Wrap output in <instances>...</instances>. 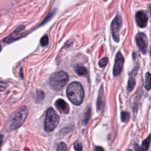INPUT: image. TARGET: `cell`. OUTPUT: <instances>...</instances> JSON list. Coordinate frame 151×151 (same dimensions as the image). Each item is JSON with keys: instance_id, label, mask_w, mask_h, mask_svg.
<instances>
[{"instance_id": "cell-2", "label": "cell", "mask_w": 151, "mask_h": 151, "mask_svg": "<svg viewBox=\"0 0 151 151\" xmlns=\"http://www.w3.org/2000/svg\"><path fill=\"white\" fill-rule=\"evenodd\" d=\"M68 76L67 74L63 71L53 73L50 77L49 84L52 89L55 91L61 90L67 83Z\"/></svg>"}, {"instance_id": "cell-10", "label": "cell", "mask_w": 151, "mask_h": 151, "mask_svg": "<svg viewBox=\"0 0 151 151\" xmlns=\"http://www.w3.org/2000/svg\"><path fill=\"white\" fill-rule=\"evenodd\" d=\"M104 106V96L103 86L101 85L98 94V98L97 100V110H101Z\"/></svg>"}, {"instance_id": "cell-11", "label": "cell", "mask_w": 151, "mask_h": 151, "mask_svg": "<svg viewBox=\"0 0 151 151\" xmlns=\"http://www.w3.org/2000/svg\"><path fill=\"white\" fill-rule=\"evenodd\" d=\"M20 37H21V35L19 34V32L14 31L12 34L8 35V37H6L4 41L6 43H11V42L17 40V39H18Z\"/></svg>"}, {"instance_id": "cell-6", "label": "cell", "mask_w": 151, "mask_h": 151, "mask_svg": "<svg viewBox=\"0 0 151 151\" xmlns=\"http://www.w3.org/2000/svg\"><path fill=\"white\" fill-rule=\"evenodd\" d=\"M135 40L139 50L142 54H145L146 53L147 46V37L145 34L143 32H139L135 37Z\"/></svg>"}, {"instance_id": "cell-8", "label": "cell", "mask_w": 151, "mask_h": 151, "mask_svg": "<svg viewBox=\"0 0 151 151\" xmlns=\"http://www.w3.org/2000/svg\"><path fill=\"white\" fill-rule=\"evenodd\" d=\"M135 20L137 25L140 28H144L147 25L148 16L143 11H138L135 15Z\"/></svg>"}, {"instance_id": "cell-17", "label": "cell", "mask_w": 151, "mask_h": 151, "mask_svg": "<svg viewBox=\"0 0 151 151\" xmlns=\"http://www.w3.org/2000/svg\"><path fill=\"white\" fill-rule=\"evenodd\" d=\"M44 98V93L41 90H37L36 94V101L37 103H41Z\"/></svg>"}, {"instance_id": "cell-13", "label": "cell", "mask_w": 151, "mask_h": 151, "mask_svg": "<svg viewBox=\"0 0 151 151\" xmlns=\"http://www.w3.org/2000/svg\"><path fill=\"white\" fill-rule=\"evenodd\" d=\"M75 71L79 76H84L87 73L86 68L83 65H77L75 67Z\"/></svg>"}, {"instance_id": "cell-9", "label": "cell", "mask_w": 151, "mask_h": 151, "mask_svg": "<svg viewBox=\"0 0 151 151\" xmlns=\"http://www.w3.org/2000/svg\"><path fill=\"white\" fill-rule=\"evenodd\" d=\"M55 106L60 113L64 114H68L69 113V106L64 100L61 99H57L55 102Z\"/></svg>"}, {"instance_id": "cell-3", "label": "cell", "mask_w": 151, "mask_h": 151, "mask_svg": "<svg viewBox=\"0 0 151 151\" xmlns=\"http://www.w3.org/2000/svg\"><path fill=\"white\" fill-rule=\"evenodd\" d=\"M59 116L52 107H50L46 112L44 130L47 132L54 130L57 126L59 122Z\"/></svg>"}, {"instance_id": "cell-5", "label": "cell", "mask_w": 151, "mask_h": 151, "mask_svg": "<svg viewBox=\"0 0 151 151\" xmlns=\"http://www.w3.org/2000/svg\"><path fill=\"white\" fill-rule=\"evenodd\" d=\"M122 25V19L120 15H117L111 23V31L113 40L116 42H119V31Z\"/></svg>"}, {"instance_id": "cell-1", "label": "cell", "mask_w": 151, "mask_h": 151, "mask_svg": "<svg viewBox=\"0 0 151 151\" xmlns=\"http://www.w3.org/2000/svg\"><path fill=\"white\" fill-rule=\"evenodd\" d=\"M66 93L68 99L75 105L81 104L84 100V90L78 82L74 81L70 83L67 88Z\"/></svg>"}, {"instance_id": "cell-23", "label": "cell", "mask_w": 151, "mask_h": 151, "mask_svg": "<svg viewBox=\"0 0 151 151\" xmlns=\"http://www.w3.org/2000/svg\"><path fill=\"white\" fill-rule=\"evenodd\" d=\"M54 12H52L48 14V15L47 16V17H46V18H45V19L44 20L43 22L41 23V25H43V24H44L45 22H47V21H48L52 17V16L54 15Z\"/></svg>"}, {"instance_id": "cell-25", "label": "cell", "mask_w": 151, "mask_h": 151, "mask_svg": "<svg viewBox=\"0 0 151 151\" xmlns=\"http://www.w3.org/2000/svg\"><path fill=\"white\" fill-rule=\"evenodd\" d=\"M25 27L24 25H20L19 27H18L16 29H15V32H20L21 31H22L24 29Z\"/></svg>"}, {"instance_id": "cell-15", "label": "cell", "mask_w": 151, "mask_h": 151, "mask_svg": "<svg viewBox=\"0 0 151 151\" xmlns=\"http://www.w3.org/2000/svg\"><path fill=\"white\" fill-rule=\"evenodd\" d=\"M145 87L146 90L151 89V74L149 73H147L145 75Z\"/></svg>"}, {"instance_id": "cell-27", "label": "cell", "mask_w": 151, "mask_h": 151, "mask_svg": "<svg viewBox=\"0 0 151 151\" xmlns=\"http://www.w3.org/2000/svg\"><path fill=\"white\" fill-rule=\"evenodd\" d=\"M2 140H3V136L0 134V146H1V144L2 143Z\"/></svg>"}, {"instance_id": "cell-18", "label": "cell", "mask_w": 151, "mask_h": 151, "mask_svg": "<svg viewBox=\"0 0 151 151\" xmlns=\"http://www.w3.org/2000/svg\"><path fill=\"white\" fill-rule=\"evenodd\" d=\"M130 118V114L127 111H122L121 113V120L123 122H127Z\"/></svg>"}, {"instance_id": "cell-20", "label": "cell", "mask_w": 151, "mask_h": 151, "mask_svg": "<svg viewBox=\"0 0 151 151\" xmlns=\"http://www.w3.org/2000/svg\"><path fill=\"white\" fill-rule=\"evenodd\" d=\"M57 151H67L66 144L64 142H61L57 147Z\"/></svg>"}, {"instance_id": "cell-16", "label": "cell", "mask_w": 151, "mask_h": 151, "mask_svg": "<svg viewBox=\"0 0 151 151\" xmlns=\"http://www.w3.org/2000/svg\"><path fill=\"white\" fill-rule=\"evenodd\" d=\"M135 86V80L133 77H130L129 78L128 83H127V89L128 91H131L133 90Z\"/></svg>"}, {"instance_id": "cell-14", "label": "cell", "mask_w": 151, "mask_h": 151, "mask_svg": "<svg viewBox=\"0 0 151 151\" xmlns=\"http://www.w3.org/2000/svg\"><path fill=\"white\" fill-rule=\"evenodd\" d=\"M90 116H91V108L88 107L84 113V117H83V121H82V123L84 126H86L87 124V123L90 119Z\"/></svg>"}, {"instance_id": "cell-4", "label": "cell", "mask_w": 151, "mask_h": 151, "mask_svg": "<svg viewBox=\"0 0 151 151\" xmlns=\"http://www.w3.org/2000/svg\"><path fill=\"white\" fill-rule=\"evenodd\" d=\"M28 114L27 107H22L13 116L10 124V129L13 130L19 127L24 122Z\"/></svg>"}, {"instance_id": "cell-21", "label": "cell", "mask_w": 151, "mask_h": 151, "mask_svg": "<svg viewBox=\"0 0 151 151\" xmlns=\"http://www.w3.org/2000/svg\"><path fill=\"white\" fill-rule=\"evenodd\" d=\"M107 63H108V58L107 57H104L99 61V65L100 67H104L106 65Z\"/></svg>"}, {"instance_id": "cell-22", "label": "cell", "mask_w": 151, "mask_h": 151, "mask_svg": "<svg viewBox=\"0 0 151 151\" xmlns=\"http://www.w3.org/2000/svg\"><path fill=\"white\" fill-rule=\"evenodd\" d=\"M74 148L76 151H81L83 149V146L80 142L77 141L74 143Z\"/></svg>"}, {"instance_id": "cell-26", "label": "cell", "mask_w": 151, "mask_h": 151, "mask_svg": "<svg viewBox=\"0 0 151 151\" xmlns=\"http://www.w3.org/2000/svg\"><path fill=\"white\" fill-rule=\"evenodd\" d=\"M95 151H104L103 147H100V146H97L95 148Z\"/></svg>"}, {"instance_id": "cell-19", "label": "cell", "mask_w": 151, "mask_h": 151, "mask_svg": "<svg viewBox=\"0 0 151 151\" xmlns=\"http://www.w3.org/2000/svg\"><path fill=\"white\" fill-rule=\"evenodd\" d=\"M48 37L47 35H44L40 40V43L42 46H47L48 44Z\"/></svg>"}, {"instance_id": "cell-29", "label": "cell", "mask_w": 151, "mask_h": 151, "mask_svg": "<svg viewBox=\"0 0 151 151\" xmlns=\"http://www.w3.org/2000/svg\"><path fill=\"white\" fill-rule=\"evenodd\" d=\"M149 11H150V18H151V4L149 5Z\"/></svg>"}, {"instance_id": "cell-12", "label": "cell", "mask_w": 151, "mask_h": 151, "mask_svg": "<svg viewBox=\"0 0 151 151\" xmlns=\"http://www.w3.org/2000/svg\"><path fill=\"white\" fill-rule=\"evenodd\" d=\"M151 142V134H150L144 141H143L141 146L139 148V151H147L149 147Z\"/></svg>"}, {"instance_id": "cell-30", "label": "cell", "mask_w": 151, "mask_h": 151, "mask_svg": "<svg viewBox=\"0 0 151 151\" xmlns=\"http://www.w3.org/2000/svg\"><path fill=\"white\" fill-rule=\"evenodd\" d=\"M126 151H133V150H131V149H128V150H127Z\"/></svg>"}, {"instance_id": "cell-7", "label": "cell", "mask_w": 151, "mask_h": 151, "mask_svg": "<svg viewBox=\"0 0 151 151\" xmlns=\"http://www.w3.org/2000/svg\"><path fill=\"white\" fill-rule=\"evenodd\" d=\"M124 64V58L120 52H118L116 54L115 62L113 67V75L118 76L122 72Z\"/></svg>"}, {"instance_id": "cell-28", "label": "cell", "mask_w": 151, "mask_h": 151, "mask_svg": "<svg viewBox=\"0 0 151 151\" xmlns=\"http://www.w3.org/2000/svg\"><path fill=\"white\" fill-rule=\"evenodd\" d=\"M20 75H21V77H22V78H23L24 76H23V74H22V68L20 70Z\"/></svg>"}, {"instance_id": "cell-24", "label": "cell", "mask_w": 151, "mask_h": 151, "mask_svg": "<svg viewBox=\"0 0 151 151\" xmlns=\"http://www.w3.org/2000/svg\"><path fill=\"white\" fill-rule=\"evenodd\" d=\"M7 85L5 83L0 81V91H2L6 89Z\"/></svg>"}, {"instance_id": "cell-31", "label": "cell", "mask_w": 151, "mask_h": 151, "mask_svg": "<svg viewBox=\"0 0 151 151\" xmlns=\"http://www.w3.org/2000/svg\"><path fill=\"white\" fill-rule=\"evenodd\" d=\"M1 44H0V51H1Z\"/></svg>"}]
</instances>
